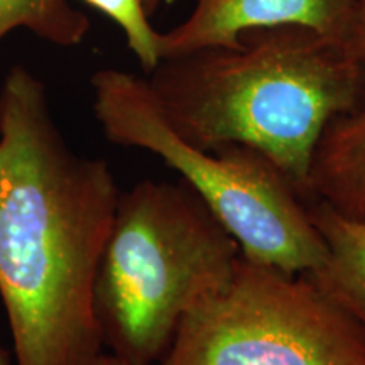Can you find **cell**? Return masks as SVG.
Instances as JSON below:
<instances>
[{
	"mask_svg": "<svg viewBox=\"0 0 365 365\" xmlns=\"http://www.w3.org/2000/svg\"><path fill=\"white\" fill-rule=\"evenodd\" d=\"M346 46H349V49L359 61V65L362 66L365 75V0H357L354 27Z\"/></svg>",
	"mask_w": 365,
	"mask_h": 365,
	"instance_id": "cell-11",
	"label": "cell"
},
{
	"mask_svg": "<svg viewBox=\"0 0 365 365\" xmlns=\"http://www.w3.org/2000/svg\"><path fill=\"white\" fill-rule=\"evenodd\" d=\"M120 191L76 153L46 86L12 66L0 86V298L17 365H91L103 354L93 284Z\"/></svg>",
	"mask_w": 365,
	"mask_h": 365,
	"instance_id": "cell-1",
	"label": "cell"
},
{
	"mask_svg": "<svg viewBox=\"0 0 365 365\" xmlns=\"http://www.w3.org/2000/svg\"><path fill=\"white\" fill-rule=\"evenodd\" d=\"M91 365H132V364H129V362H125V360L115 357V355H112L110 352H108V354L103 352Z\"/></svg>",
	"mask_w": 365,
	"mask_h": 365,
	"instance_id": "cell-12",
	"label": "cell"
},
{
	"mask_svg": "<svg viewBox=\"0 0 365 365\" xmlns=\"http://www.w3.org/2000/svg\"><path fill=\"white\" fill-rule=\"evenodd\" d=\"M91 93L105 137L161 158L234 235L245 259L293 274L322 266L327 247L308 202L267 156L240 144L218 150L190 144L166 120L148 80L132 73L97 71Z\"/></svg>",
	"mask_w": 365,
	"mask_h": 365,
	"instance_id": "cell-4",
	"label": "cell"
},
{
	"mask_svg": "<svg viewBox=\"0 0 365 365\" xmlns=\"http://www.w3.org/2000/svg\"><path fill=\"white\" fill-rule=\"evenodd\" d=\"M308 190L309 200L365 222V97L328 122L309 164Z\"/></svg>",
	"mask_w": 365,
	"mask_h": 365,
	"instance_id": "cell-7",
	"label": "cell"
},
{
	"mask_svg": "<svg viewBox=\"0 0 365 365\" xmlns=\"http://www.w3.org/2000/svg\"><path fill=\"white\" fill-rule=\"evenodd\" d=\"M240 257L239 242L185 181L143 180L122 191L93 284L103 346L132 365H156Z\"/></svg>",
	"mask_w": 365,
	"mask_h": 365,
	"instance_id": "cell-3",
	"label": "cell"
},
{
	"mask_svg": "<svg viewBox=\"0 0 365 365\" xmlns=\"http://www.w3.org/2000/svg\"><path fill=\"white\" fill-rule=\"evenodd\" d=\"M156 365H365V333L309 274L242 255Z\"/></svg>",
	"mask_w": 365,
	"mask_h": 365,
	"instance_id": "cell-5",
	"label": "cell"
},
{
	"mask_svg": "<svg viewBox=\"0 0 365 365\" xmlns=\"http://www.w3.org/2000/svg\"><path fill=\"white\" fill-rule=\"evenodd\" d=\"M17 29L59 48H73L85 41L90 21L68 0H0V43Z\"/></svg>",
	"mask_w": 365,
	"mask_h": 365,
	"instance_id": "cell-9",
	"label": "cell"
},
{
	"mask_svg": "<svg viewBox=\"0 0 365 365\" xmlns=\"http://www.w3.org/2000/svg\"><path fill=\"white\" fill-rule=\"evenodd\" d=\"M0 365H17L16 359H12L2 345H0Z\"/></svg>",
	"mask_w": 365,
	"mask_h": 365,
	"instance_id": "cell-13",
	"label": "cell"
},
{
	"mask_svg": "<svg viewBox=\"0 0 365 365\" xmlns=\"http://www.w3.org/2000/svg\"><path fill=\"white\" fill-rule=\"evenodd\" d=\"M143 4H144L145 11H148L149 16H153V14L158 11V7H159V4H161V0H143Z\"/></svg>",
	"mask_w": 365,
	"mask_h": 365,
	"instance_id": "cell-14",
	"label": "cell"
},
{
	"mask_svg": "<svg viewBox=\"0 0 365 365\" xmlns=\"http://www.w3.org/2000/svg\"><path fill=\"white\" fill-rule=\"evenodd\" d=\"M308 215L327 255L322 266L307 274L365 333V222L341 215L317 198L308 200Z\"/></svg>",
	"mask_w": 365,
	"mask_h": 365,
	"instance_id": "cell-8",
	"label": "cell"
},
{
	"mask_svg": "<svg viewBox=\"0 0 365 365\" xmlns=\"http://www.w3.org/2000/svg\"><path fill=\"white\" fill-rule=\"evenodd\" d=\"M83 2L97 9L120 27L127 46L145 73H150L161 63L159 33L150 26V16L145 11L143 0H83Z\"/></svg>",
	"mask_w": 365,
	"mask_h": 365,
	"instance_id": "cell-10",
	"label": "cell"
},
{
	"mask_svg": "<svg viewBox=\"0 0 365 365\" xmlns=\"http://www.w3.org/2000/svg\"><path fill=\"white\" fill-rule=\"evenodd\" d=\"M355 7L357 0H196L188 19L159 33V54L235 48L245 31L276 26H303L346 46Z\"/></svg>",
	"mask_w": 365,
	"mask_h": 365,
	"instance_id": "cell-6",
	"label": "cell"
},
{
	"mask_svg": "<svg viewBox=\"0 0 365 365\" xmlns=\"http://www.w3.org/2000/svg\"><path fill=\"white\" fill-rule=\"evenodd\" d=\"M148 83L182 139L205 150H259L307 202L323 130L365 97V75L349 46L303 26L250 29L235 48L161 59Z\"/></svg>",
	"mask_w": 365,
	"mask_h": 365,
	"instance_id": "cell-2",
	"label": "cell"
}]
</instances>
